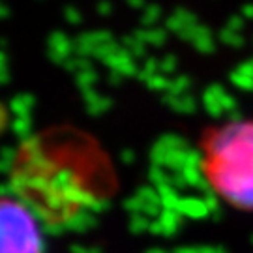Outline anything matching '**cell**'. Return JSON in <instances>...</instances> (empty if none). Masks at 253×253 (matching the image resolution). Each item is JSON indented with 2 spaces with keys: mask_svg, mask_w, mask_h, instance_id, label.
Listing matches in <instances>:
<instances>
[{
  "mask_svg": "<svg viewBox=\"0 0 253 253\" xmlns=\"http://www.w3.org/2000/svg\"><path fill=\"white\" fill-rule=\"evenodd\" d=\"M0 253H43L40 217L19 197L0 195Z\"/></svg>",
  "mask_w": 253,
  "mask_h": 253,
  "instance_id": "2",
  "label": "cell"
},
{
  "mask_svg": "<svg viewBox=\"0 0 253 253\" xmlns=\"http://www.w3.org/2000/svg\"><path fill=\"white\" fill-rule=\"evenodd\" d=\"M201 167L219 199L253 212V120L210 129L201 141Z\"/></svg>",
  "mask_w": 253,
  "mask_h": 253,
  "instance_id": "1",
  "label": "cell"
}]
</instances>
